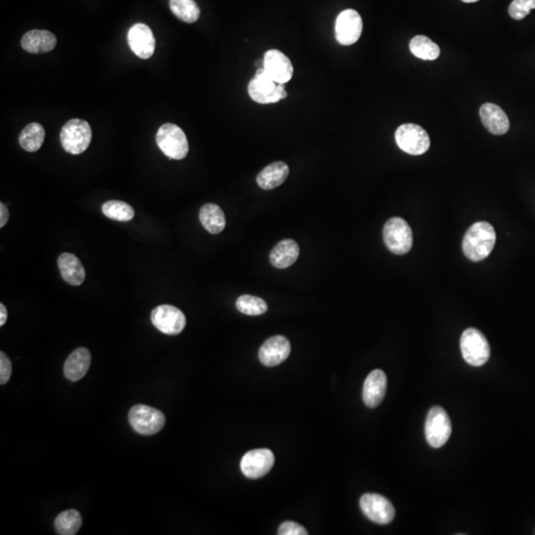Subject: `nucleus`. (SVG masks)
<instances>
[{
	"label": "nucleus",
	"mask_w": 535,
	"mask_h": 535,
	"mask_svg": "<svg viewBox=\"0 0 535 535\" xmlns=\"http://www.w3.org/2000/svg\"><path fill=\"white\" fill-rule=\"evenodd\" d=\"M481 121L491 134L504 135L509 131V121L506 112L494 103H485L480 108Z\"/></svg>",
	"instance_id": "18"
},
{
	"label": "nucleus",
	"mask_w": 535,
	"mask_h": 535,
	"mask_svg": "<svg viewBox=\"0 0 535 535\" xmlns=\"http://www.w3.org/2000/svg\"><path fill=\"white\" fill-rule=\"evenodd\" d=\"M535 9V0H514L509 7V14L514 20L524 19Z\"/></svg>",
	"instance_id": "31"
},
{
	"label": "nucleus",
	"mask_w": 535,
	"mask_h": 535,
	"mask_svg": "<svg viewBox=\"0 0 535 535\" xmlns=\"http://www.w3.org/2000/svg\"><path fill=\"white\" fill-rule=\"evenodd\" d=\"M58 266L63 281L68 284L81 285L85 282V268L76 255L63 253L58 257Z\"/></svg>",
	"instance_id": "22"
},
{
	"label": "nucleus",
	"mask_w": 535,
	"mask_h": 535,
	"mask_svg": "<svg viewBox=\"0 0 535 535\" xmlns=\"http://www.w3.org/2000/svg\"><path fill=\"white\" fill-rule=\"evenodd\" d=\"M156 142L160 151L170 159L183 160L188 153V141L185 132L174 123H165L158 130Z\"/></svg>",
	"instance_id": "5"
},
{
	"label": "nucleus",
	"mask_w": 535,
	"mask_h": 535,
	"mask_svg": "<svg viewBox=\"0 0 535 535\" xmlns=\"http://www.w3.org/2000/svg\"><path fill=\"white\" fill-rule=\"evenodd\" d=\"M250 98L261 104L276 103L287 96L285 83H276L264 68L257 70L248 86Z\"/></svg>",
	"instance_id": "2"
},
{
	"label": "nucleus",
	"mask_w": 535,
	"mask_h": 535,
	"mask_svg": "<svg viewBox=\"0 0 535 535\" xmlns=\"http://www.w3.org/2000/svg\"><path fill=\"white\" fill-rule=\"evenodd\" d=\"M91 363V355L88 349L81 347L76 349L68 357L63 366L66 378L71 382H78L88 373Z\"/></svg>",
	"instance_id": "20"
},
{
	"label": "nucleus",
	"mask_w": 535,
	"mask_h": 535,
	"mask_svg": "<svg viewBox=\"0 0 535 535\" xmlns=\"http://www.w3.org/2000/svg\"><path fill=\"white\" fill-rule=\"evenodd\" d=\"M9 219V210L4 203H0V228H4Z\"/></svg>",
	"instance_id": "34"
},
{
	"label": "nucleus",
	"mask_w": 535,
	"mask_h": 535,
	"mask_svg": "<svg viewBox=\"0 0 535 535\" xmlns=\"http://www.w3.org/2000/svg\"><path fill=\"white\" fill-rule=\"evenodd\" d=\"M93 138L91 125L83 119H71L61 130V144L66 152L80 155L88 149Z\"/></svg>",
	"instance_id": "3"
},
{
	"label": "nucleus",
	"mask_w": 535,
	"mask_h": 535,
	"mask_svg": "<svg viewBox=\"0 0 535 535\" xmlns=\"http://www.w3.org/2000/svg\"><path fill=\"white\" fill-rule=\"evenodd\" d=\"M170 9L175 17L185 23H195L200 16L195 0H170Z\"/></svg>",
	"instance_id": "28"
},
{
	"label": "nucleus",
	"mask_w": 535,
	"mask_h": 535,
	"mask_svg": "<svg viewBox=\"0 0 535 535\" xmlns=\"http://www.w3.org/2000/svg\"><path fill=\"white\" fill-rule=\"evenodd\" d=\"M383 236L387 248L396 255H404L412 247V231L404 219L392 218L384 226Z\"/></svg>",
	"instance_id": "6"
},
{
	"label": "nucleus",
	"mask_w": 535,
	"mask_h": 535,
	"mask_svg": "<svg viewBox=\"0 0 535 535\" xmlns=\"http://www.w3.org/2000/svg\"><path fill=\"white\" fill-rule=\"evenodd\" d=\"M12 374V363L4 352H0V384H4L9 381Z\"/></svg>",
	"instance_id": "33"
},
{
	"label": "nucleus",
	"mask_w": 535,
	"mask_h": 535,
	"mask_svg": "<svg viewBox=\"0 0 535 535\" xmlns=\"http://www.w3.org/2000/svg\"><path fill=\"white\" fill-rule=\"evenodd\" d=\"M409 50L415 57L424 61H434L440 56L439 46L424 35H417L409 43Z\"/></svg>",
	"instance_id": "26"
},
{
	"label": "nucleus",
	"mask_w": 535,
	"mask_h": 535,
	"mask_svg": "<svg viewBox=\"0 0 535 535\" xmlns=\"http://www.w3.org/2000/svg\"><path fill=\"white\" fill-rule=\"evenodd\" d=\"M360 508L370 521L378 524H389L396 516V509L388 499L379 494H365L361 496Z\"/></svg>",
	"instance_id": "10"
},
{
	"label": "nucleus",
	"mask_w": 535,
	"mask_h": 535,
	"mask_svg": "<svg viewBox=\"0 0 535 535\" xmlns=\"http://www.w3.org/2000/svg\"><path fill=\"white\" fill-rule=\"evenodd\" d=\"M388 379L382 370H374L368 374L363 386V401L368 407H378L386 396Z\"/></svg>",
	"instance_id": "17"
},
{
	"label": "nucleus",
	"mask_w": 535,
	"mask_h": 535,
	"mask_svg": "<svg viewBox=\"0 0 535 535\" xmlns=\"http://www.w3.org/2000/svg\"><path fill=\"white\" fill-rule=\"evenodd\" d=\"M461 353L469 365H485L491 356V347L486 336L476 328L464 331L460 340Z\"/></svg>",
	"instance_id": "4"
},
{
	"label": "nucleus",
	"mask_w": 535,
	"mask_h": 535,
	"mask_svg": "<svg viewBox=\"0 0 535 535\" xmlns=\"http://www.w3.org/2000/svg\"><path fill=\"white\" fill-rule=\"evenodd\" d=\"M7 320V310L4 303L0 305V326H4Z\"/></svg>",
	"instance_id": "35"
},
{
	"label": "nucleus",
	"mask_w": 535,
	"mask_h": 535,
	"mask_svg": "<svg viewBox=\"0 0 535 535\" xmlns=\"http://www.w3.org/2000/svg\"><path fill=\"white\" fill-rule=\"evenodd\" d=\"M263 68L268 75L279 83H287L294 75L292 62L279 50L272 49L265 53Z\"/></svg>",
	"instance_id": "16"
},
{
	"label": "nucleus",
	"mask_w": 535,
	"mask_h": 535,
	"mask_svg": "<svg viewBox=\"0 0 535 535\" xmlns=\"http://www.w3.org/2000/svg\"><path fill=\"white\" fill-rule=\"evenodd\" d=\"M45 129L40 123L28 124L19 135V144L27 152H36L42 147L45 140Z\"/></svg>",
	"instance_id": "25"
},
{
	"label": "nucleus",
	"mask_w": 535,
	"mask_h": 535,
	"mask_svg": "<svg viewBox=\"0 0 535 535\" xmlns=\"http://www.w3.org/2000/svg\"><path fill=\"white\" fill-rule=\"evenodd\" d=\"M200 221L203 228L214 235L223 232L226 225L223 210L214 203H206L200 208Z\"/></svg>",
	"instance_id": "24"
},
{
	"label": "nucleus",
	"mask_w": 535,
	"mask_h": 535,
	"mask_svg": "<svg viewBox=\"0 0 535 535\" xmlns=\"http://www.w3.org/2000/svg\"><path fill=\"white\" fill-rule=\"evenodd\" d=\"M127 39L132 52L144 60L151 58L156 49V39L152 30L142 23L130 28Z\"/></svg>",
	"instance_id": "14"
},
{
	"label": "nucleus",
	"mask_w": 535,
	"mask_h": 535,
	"mask_svg": "<svg viewBox=\"0 0 535 535\" xmlns=\"http://www.w3.org/2000/svg\"><path fill=\"white\" fill-rule=\"evenodd\" d=\"M396 142L402 151L414 156L424 154L430 147L427 132L417 124H402L397 129Z\"/></svg>",
	"instance_id": "8"
},
{
	"label": "nucleus",
	"mask_w": 535,
	"mask_h": 535,
	"mask_svg": "<svg viewBox=\"0 0 535 535\" xmlns=\"http://www.w3.org/2000/svg\"><path fill=\"white\" fill-rule=\"evenodd\" d=\"M495 228L486 221H479L471 226L463 239V252L473 262L486 259L495 247Z\"/></svg>",
	"instance_id": "1"
},
{
	"label": "nucleus",
	"mask_w": 535,
	"mask_h": 535,
	"mask_svg": "<svg viewBox=\"0 0 535 535\" xmlns=\"http://www.w3.org/2000/svg\"><path fill=\"white\" fill-rule=\"evenodd\" d=\"M289 174V165L285 162L272 163L257 175V183L262 190H274L285 183Z\"/></svg>",
	"instance_id": "23"
},
{
	"label": "nucleus",
	"mask_w": 535,
	"mask_h": 535,
	"mask_svg": "<svg viewBox=\"0 0 535 535\" xmlns=\"http://www.w3.org/2000/svg\"><path fill=\"white\" fill-rule=\"evenodd\" d=\"M275 464V456L271 450L256 449L247 452L242 457V473L249 479H259L266 476Z\"/></svg>",
	"instance_id": "13"
},
{
	"label": "nucleus",
	"mask_w": 535,
	"mask_h": 535,
	"mask_svg": "<svg viewBox=\"0 0 535 535\" xmlns=\"http://www.w3.org/2000/svg\"><path fill=\"white\" fill-rule=\"evenodd\" d=\"M299 256V244L292 239H285L272 248L270 262L277 269H287L295 264Z\"/></svg>",
	"instance_id": "21"
},
{
	"label": "nucleus",
	"mask_w": 535,
	"mask_h": 535,
	"mask_svg": "<svg viewBox=\"0 0 535 535\" xmlns=\"http://www.w3.org/2000/svg\"><path fill=\"white\" fill-rule=\"evenodd\" d=\"M279 535H307L308 532L300 524L294 521H285L281 524L277 531Z\"/></svg>",
	"instance_id": "32"
},
{
	"label": "nucleus",
	"mask_w": 535,
	"mask_h": 535,
	"mask_svg": "<svg viewBox=\"0 0 535 535\" xmlns=\"http://www.w3.org/2000/svg\"><path fill=\"white\" fill-rule=\"evenodd\" d=\"M23 49L30 54L51 52L57 46V38L47 30H31L25 33L21 39Z\"/></svg>",
	"instance_id": "19"
},
{
	"label": "nucleus",
	"mask_w": 535,
	"mask_h": 535,
	"mask_svg": "<svg viewBox=\"0 0 535 535\" xmlns=\"http://www.w3.org/2000/svg\"><path fill=\"white\" fill-rule=\"evenodd\" d=\"M363 21L354 9H346L338 15L335 22V37L339 44L350 46L360 39Z\"/></svg>",
	"instance_id": "12"
},
{
	"label": "nucleus",
	"mask_w": 535,
	"mask_h": 535,
	"mask_svg": "<svg viewBox=\"0 0 535 535\" xmlns=\"http://www.w3.org/2000/svg\"><path fill=\"white\" fill-rule=\"evenodd\" d=\"M463 2H465V4H474V2H477L479 0H462Z\"/></svg>",
	"instance_id": "36"
},
{
	"label": "nucleus",
	"mask_w": 535,
	"mask_h": 535,
	"mask_svg": "<svg viewBox=\"0 0 535 535\" xmlns=\"http://www.w3.org/2000/svg\"><path fill=\"white\" fill-rule=\"evenodd\" d=\"M83 519L76 509H68L58 514L55 519V529L58 534L75 535L80 531Z\"/></svg>",
	"instance_id": "27"
},
{
	"label": "nucleus",
	"mask_w": 535,
	"mask_h": 535,
	"mask_svg": "<svg viewBox=\"0 0 535 535\" xmlns=\"http://www.w3.org/2000/svg\"><path fill=\"white\" fill-rule=\"evenodd\" d=\"M292 347L289 339L276 335L265 341L259 350V359L263 365L275 367L287 360Z\"/></svg>",
	"instance_id": "15"
},
{
	"label": "nucleus",
	"mask_w": 535,
	"mask_h": 535,
	"mask_svg": "<svg viewBox=\"0 0 535 535\" xmlns=\"http://www.w3.org/2000/svg\"><path fill=\"white\" fill-rule=\"evenodd\" d=\"M236 307L241 313L251 317L264 315L268 310L267 302L261 297L243 295L236 300Z\"/></svg>",
	"instance_id": "30"
},
{
	"label": "nucleus",
	"mask_w": 535,
	"mask_h": 535,
	"mask_svg": "<svg viewBox=\"0 0 535 535\" xmlns=\"http://www.w3.org/2000/svg\"><path fill=\"white\" fill-rule=\"evenodd\" d=\"M129 422L135 432L142 435H153L165 427V417L154 407L136 404L130 409Z\"/></svg>",
	"instance_id": "9"
},
{
	"label": "nucleus",
	"mask_w": 535,
	"mask_h": 535,
	"mask_svg": "<svg viewBox=\"0 0 535 535\" xmlns=\"http://www.w3.org/2000/svg\"><path fill=\"white\" fill-rule=\"evenodd\" d=\"M452 433L449 415L442 407H433L425 422V438L433 448H440L448 442Z\"/></svg>",
	"instance_id": "7"
},
{
	"label": "nucleus",
	"mask_w": 535,
	"mask_h": 535,
	"mask_svg": "<svg viewBox=\"0 0 535 535\" xmlns=\"http://www.w3.org/2000/svg\"><path fill=\"white\" fill-rule=\"evenodd\" d=\"M151 320L158 330L168 335H180L187 323L182 310L169 305L155 307L152 312Z\"/></svg>",
	"instance_id": "11"
},
{
	"label": "nucleus",
	"mask_w": 535,
	"mask_h": 535,
	"mask_svg": "<svg viewBox=\"0 0 535 535\" xmlns=\"http://www.w3.org/2000/svg\"><path fill=\"white\" fill-rule=\"evenodd\" d=\"M106 218L116 221H130L134 218L133 208L121 200H109L101 208Z\"/></svg>",
	"instance_id": "29"
}]
</instances>
